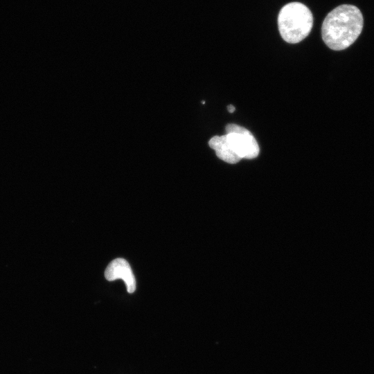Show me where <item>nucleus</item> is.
Listing matches in <instances>:
<instances>
[{
    "mask_svg": "<svg viewBox=\"0 0 374 374\" xmlns=\"http://www.w3.org/2000/svg\"><path fill=\"white\" fill-rule=\"evenodd\" d=\"M363 24V15L357 7L340 5L325 17L321 26L322 39L332 50L346 49L358 38Z\"/></svg>",
    "mask_w": 374,
    "mask_h": 374,
    "instance_id": "nucleus-1",
    "label": "nucleus"
},
{
    "mask_svg": "<svg viewBox=\"0 0 374 374\" xmlns=\"http://www.w3.org/2000/svg\"><path fill=\"white\" fill-rule=\"evenodd\" d=\"M277 21L281 37L290 44H296L310 34L313 26V16L303 3L290 2L280 9Z\"/></svg>",
    "mask_w": 374,
    "mask_h": 374,
    "instance_id": "nucleus-2",
    "label": "nucleus"
},
{
    "mask_svg": "<svg viewBox=\"0 0 374 374\" xmlns=\"http://www.w3.org/2000/svg\"><path fill=\"white\" fill-rule=\"evenodd\" d=\"M225 130L229 145L241 159H252L258 156V143L249 130L234 123L226 125Z\"/></svg>",
    "mask_w": 374,
    "mask_h": 374,
    "instance_id": "nucleus-3",
    "label": "nucleus"
},
{
    "mask_svg": "<svg viewBox=\"0 0 374 374\" xmlns=\"http://www.w3.org/2000/svg\"><path fill=\"white\" fill-rule=\"evenodd\" d=\"M105 276L109 281L122 279L128 293H133L136 290V280L132 270L127 261L123 258L112 260L105 269Z\"/></svg>",
    "mask_w": 374,
    "mask_h": 374,
    "instance_id": "nucleus-4",
    "label": "nucleus"
},
{
    "mask_svg": "<svg viewBox=\"0 0 374 374\" xmlns=\"http://www.w3.org/2000/svg\"><path fill=\"white\" fill-rule=\"evenodd\" d=\"M209 146L215 151L217 157L229 163H236L241 159L229 145L226 135L214 136L208 141Z\"/></svg>",
    "mask_w": 374,
    "mask_h": 374,
    "instance_id": "nucleus-5",
    "label": "nucleus"
},
{
    "mask_svg": "<svg viewBox=\"0 0 374 374\" xmlns=\"http://www.w3.org/2000/svg\"><path fill=\"white\" fill-rule=\"evenodd\" d=\"M227 109L229 113H233L235 110V108L233 105H229L227 106Z\"/></svg>",
    "mask_w": 374,
    "mask_h": 374,
    "instance_id": "nucleus-6",
    "label": "nucleus"
}]
</instances>
